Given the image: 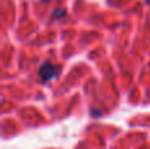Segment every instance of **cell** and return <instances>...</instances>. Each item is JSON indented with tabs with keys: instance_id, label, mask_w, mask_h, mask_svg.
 I'll return each mask as SVG.
<instances>
[{
	"instance_id": "1",
	"label": "cell",
	"mask_w": 150,
	"mask_h": 149,
	"mask_svg": "<svg viewBox=\"0 0 150 149\" xmlns=\"http://www.w3.org/2000/svg\"><path fill=\"white\" fill-rule=\"evenodd\" d=\"M58 71H59V69H58L57 66H54V65H52V63L46 62V63H44V65L40 67L38 73H40V77H41L45 82H47V81H50V79L55 78V77H57V74H58Z\"/></svg>"
}]
</instances>
